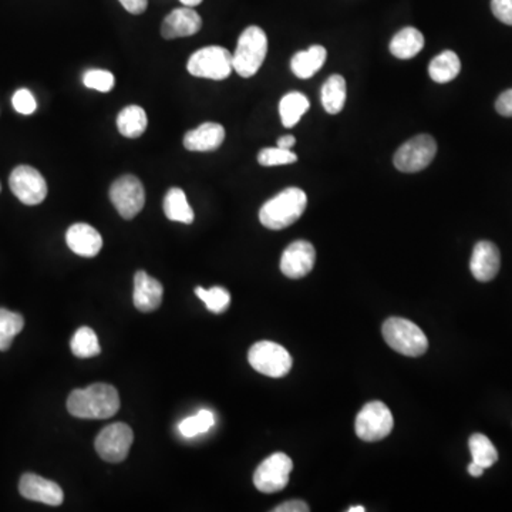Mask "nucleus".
I'll list each match as a JSON object with an SVG mask.
<instances>
[{"label":"nucleus","mask_w":512,"mask_h":512,"mask_svg":"<svg viewBox=\"0 0 512 512\" xmlns=\"http://www.w3.org/2000/svg\"><path fill=\"white\" fill-rule=\"evenodd\" d=\"M19 493L30 501L52 507L60 506L64 499V494L59 484L32 473L25 474L20 478Z\"/></svg>","instance_id":"14"},{"label":"nucleus","mask_w":512,"mask_h":512,"mask_svg":"<svg viewBox=\"0 0 512 512\" xmlns=\"http://www.w3.org/2000/svg\"><path fill=\"white\" fill-rule=\"evenodd\" d=\"M128 14L142 15L148 7V0H119Z\"/></svg>","instance_id":"38"},{"label":"nucleus","mask_w":512,"mask_h":512,"mask_svg":"<svg viewBox=\"0 0 512 512\" xmlns=\"http://www.w3.org/2000/svg\"><path fill=\"white\" fill-rule=\"evenodd\" d=\"M491 10L499 22L512 26V0H491Z\"/></svg>","instance_id":"35"},{"label":"nucleus","mask_w":512,"mask_h":512,"mask_svg":"<svg viewBox=\"0 0 512 512\" xmlns=\"http://www.w3.org/2000/svg\"><path fill=\"white\" fill-rule=\"evenodd\" d=\"M67 410L72 416L85 420H104L120 410L119 391L105 383L76 389L67 399Z\"/></svg>","instance_id":"1"},{"label":"nucleus","mask_w":512,"mask_h":512,"mask_svg":"<svg viewBox=\"0 0 512 512\" xmlns=\"http://www.w3.org/2000/svg\"><path fill=\"white\" fill-rule=\"evenodd\" d=\"M250 365L261 375L268 378H285L292 369V356L275 341H258L248 353Z\"/></svg>","instance_id":"6"},{"label":"nucleus","mask_w":512,"mask_h":512,"mask_svg":"<svg viewBox=\"0 0 512 512\" xmlns=\"http://www.w3.org/2000/svg\"><path fill=\"white\" fill-rule=\"evenodd\" d=\"M496 110L504 117H512V89L499 94L496 102Z\"/></svg>","instance_id":"36"},{"label":"nucleus","mask_w":512,"mask_h":512,"mask_svg":"<svg viewBox=\"0 0 512 512\" xmlns=\"http://www.w3.org/2000/svg\"><path fill=\"white\" fill-rule=\"evenodd\" d=\"M390 409L381 401L365 404L356 418L355 430L359 438L368 443L383 440L393 430Z\"/></svg>","instance_id":"7"},{"label":"nucleus","mask_w":512,"mask_h":512,"mask_svg":"<svg viewBox=\"0 0 512 512\" xmlns=\"http://www.w3.org/2000/svg\"><path fill=\"white\" fill-rule=\"evenodd\" d=\"M164 213L170 221L181 223L194 222L195 213L188 204L187 195L181 188H171L164 198Z\"/></svg>","instance_id":"23"},{"label":"nucleus","mask_w":512,"mask_h":512,"mask_svg":"<svg viewBox=\"0 0 512 512\" xmlns=\"http://www.w3.org/2000/svg\"><path fill=\"white\" fill-rule=\"evenodd\" d=\"M12 103H14L15 110H16L17 113H20V114H34L37 109L36 99H34V95L27 89L17 90V92L14 94Z\"/></svg>","instance_id":"34"},{"label":"nucleus","mask_w":512,"mask_h":512,"mask_svg":"<svg viewBox=\"0 0 512 512\" xmlns=\"http://www.w3.org/2000/svg\"><path fill=\"white\" fill-rule=\"evenodd\" d=\"M147 125V113L140 105H127L117 115V128L125 138L142 137Z\"/></svg>","instance_id":"22"},{"label":"nucleus","mask_w":512,"mask_h":512,"mask_svg":"<svg viewBox=\"0 0 512 512\" xmlns=\"http://www.w3.org/2000/svg\"><path fill=\"white\" fill-rule=\"evenodd\" d=\"M310 107L308 97L302 93L292 92L283 95L280 103V114L282 124L286 128H292L300 122L302 115Z\"/></svg>","instance_id":"26"},{"label":"nucleus","mask_w":512,"mask_h":512,"mask_svg":"<svg viewBox=\"0 0 512 512\" xmlns=\"http://www.w3.org/2000/svg\"><path fill=\"white\" fill-rule=\"evenodd\" d=\"M162 293L164 290L157 280L152 278L144 271H138L135 273L133 300L140 312H154L155 309L160 308L162 302Z\"/></svg>","instance_id":"18"},{"label":"nucleus","mask_w":512,"mask_h":512,"mask_svg":"<svg viewBox=\"0 0 512 512\" xmlns=\"http://www.w3.org/2000/svg\"><path fill=\"white\" fill-rule=\"evenodd\" d=\"M468 447L474 463L479 464L484 468H489L498 461V451L484 434L476 433L469 437Z\"/></svg>","instance_id":"27"},{"label":"nucleus","mask_w":512,"mask_h":512,"mask_svg":"<svg viewBox=\"0 0 512 512\" xmlns=\"http://www.w3.org/2000/svg\"><path fill=\"white\" fill-rule=\"evenodd\" d=\"M296 144V138L293 135H283L278 140V147L290 150Z\"/></svg>","instance_id":"39"},{"label":"nucleus","mask_w":512,"mask_h":512,"mask_svg":"<svg viewBox=\"0 0 512 512\" xmlns=\"http://www.w3.org/2000/svg\"><path fill=\"white\" fill-rule=\"evenodd\" d=\"M0 191H2V185H0Z\"/></svg>","instance_id":"43"},{"label":"nucleus","mask_w":512,"mask_h":512,"mask_svg":"<svg viewBox=\"0 0 512 512\" xmlns=\"http://www.w3.org/2000/svg\"><path fill=\"white\" fill-rule=\"evenodd\" d=\"M436 154V140L431 135H416L396 152L394 167L401 172H418L431 164Z\"/></svg>","instance_id":"8"},{"label":"nucleus","mask_w":512,"mask_h":512,"mask_svg":"<svg viewBox=\"0 0 512 512\" xmlns=\"http://www.w3.org/2000/svg\"><path fill=\"white\" fill-rule=\"evenodd\" d=\"M213 424H215V416H213L212 411L201 410L195 416H191V418L181 421L178 430L185 438H192V437L210 431Z\"/></svg>","instance_id":"30"},{"label":"nucleus","mask_w":512,"mask_h":512,"mask_svg":"<svg viewBox=\"0 0 512 512\" xmlns=\"http://www.w3.org/2000/svg\"><path fill=\"white\" fill-rule=\"evenodd\" d=\"M83 83H84L87 89L100 93H109L114 89L115 77L109 70L92 69L84 73Z\"/></svg>","instance_id":"33"},{"label":"nucleus","mask_w":512,"mask_h":512,"mask_svg":"<svg viewBox=\"0 0 512 512\" xmlns=\"http://www.w3.org/2000/svg\"><path fill=\"white\" fill-rule=\"evenodd\" d=\"M308 207V197L300 188L290 187L266 201L260 211V221L268 230L281 231L290 227L302 217Z\"/></svg>","instance_id":"2"},{"label":"nucleus","mask_w":512,"mask_h":512,"mask_svg":"<svg viewBox=\"0 0 512 512\" xmlns=\"http://www.w3.org/2000/svg\"><path fill=\"white\" fill-rule=\"evenodd\" d=\"M326 57H328V52L325 47L315 44V46L309 47L308 50L296 53L290 62V69L299 79H310L319 70L322 69Z\"/></svg>","instance_id":"20"},{"label":"nucleus","mask_w":512,"mask_h":512,"mask_svg":"<svg viewBox=\"0 0 512 512\" xmlns=\"http://www.w3.org/2000/svg\"><path fill=\"white\" fill-rule=\"evenodd\" d=\"M67 247L83 258H94L103 248V238L99 231L89 223H74L66 232Z\"/></svg>","instance_id":"17"},{"label":"nucleus","mask_w":512,"mask_h":512,"mask_svg":"<svg viewBox=\"0 0 512 512\" xmlns=\"http://www.w3.org/2000/svg\"><path fill=\"white\" fill-rule=\"evenodd\" d=\"M225 140V128L218 123H204L184 135V147L188 152H215Z\"/></svg>","instance_id":"19"},{"label":"nucleus","mask_w":512,"mask_h":512,"mask_svg":"<svg viewBox=\"0 0 512 512\" xmlns=\"http://www.w3.org/2000/svg\"><path fill=\"white\" fill-rule=\"evenodd\" d=\"M346 80L340 74H333L326 80L322 87V99L323 109L329 114H338L343 110L346 103Z\"/></svg>","instance_id":"25"},{"label":"nucleus","mask_w":512,"mask_h":512,"mask_svg":"<svg viewBox=\"0 0 512 512\" xmlns=\"http://www.w3.org/2000/svg\"><path fill=\"white\" fill-rule=\"evenodd\" d=\"M424 47V36L420 30L404 27L394 34L390 42V53L401 60L413 59Z\"/></svg>","instance_id":"21"},{"label":"nucleus","mask_w":512,"mask_h":512,"mask_svg":"<svg viewBox=\"0 0 512 512\" xmlns=\"http://www.w3.org/2000/svg\"><path fill=\"white\" fill-rule=\"evenodd\" d=\"M70 348H72L73 355L80 359L94 358L102 351L97 335L93 329L87 326H83L74 333L70 341Z\"/></svg>","instance_id":"28"},{"label":"nucleus","mask_w":512,"mask_h":512,"mask_svg":"<svg viewBox=\"0 0 512 512\" xmlns=\"http://www.w3.org/2000/svg\"><path fill=\"white\" fill-rule=\"evenodd\" d=\"M10 190L25 205H39L47 197L46 180L36 168L19 165L9 178Z\"/></svg>","instance_id":"12"},{"label":"nucleus","mask_w":512,"mask_h":512,"mask_svg":"<svg viewBox=\"0 0 512 512\" xmlns=\"http://www.w3.org/2000/svg\"><path fill=\"white\" fill-rule=\"evenodd\" d=\"M25 328V319L19 313L0 308V350H9L15 338Z\"/></svg>","instance_id":"29"},{"label":"nucleus","mask_w":512,"mask_h":512,"mask_svg":"<svg viewBox=\"0 0 512 512\" xmlns=\"http://www.w3.org/2000/svg\"><path fill=\"white\" fill-rule=\"evenodd\" d=\"M110 201L124 220H133L144 208V185L135 175H123L113 182Z\"/></svg>","instance_id":"9"},{"label":"nucleus","mask_w":512,"mask_h":512,"mask_svg":"<svg viewBox=\"0 0 512 512\" xmlns=\"http://www.w3.org/2000/svg\"><path fill=\"white\" fill-rule=\"evenodd\" d=\"M365 507L358 506V507H351V508L348 509V512H365Z\"/></svg>","instance_id":"42"},{"label":"nucleus","mask_w":512,"mask_h":512,"mask_svg":"<svg viewBox=\"0 0 512 512\" xmlns=\"http://www.w3.org/2000/svg\"><path fill=\"white\" fill-rule=\"evenodd\" d=\"M383 338L393 350L408 358L423 356L428 349L423 330L408 319H388L383 325Z\"/></svg>","instance_id":"4"},{"label":"nucleus","mask_w":512,"mask_h":512,"mask_svg":"<svg viewBox=\"0 0 512 512\" xmlns=\"http://www.w3.org/2000/svg\"><path fill=\"white\" fill-rule=\"evenodd\" d=\"M268 53V37L261 27L250 26L238 39L232 54L233 70L243 79H250L260 72Z\"/></svg>","instance_id":"3"},{"label":"nucleus","mask_w":512,"mask_h":512,"mask_svg":"<svg viewBox=\"0 0 512 512\" xmlns=\"http://www.w3.org/2000/svg\"><path fill=\"white\" fill-rule=\"evenodd\" d=\"M202 27V19L192 7H178L167 15L162 25V36L165 40L194 36Z\"/></svg>","instance_id":"16"},{"label":"nucleus","mask_w":512,"mask_h":512,"mask_svg":"<svg viewBox=\"0 0 512 512\" xmlns=\"http://www.w3.org/2000/svg\"><path fill=\"white\" fill-rule=\"evenodd\" d=\"M181 4L188 7H195L202 4V0H180Z\"/></svg>","instance_id":"41"},{"label":"nucleus","mask_w":512,"mask_h":512,"mask_svg":"<svg viewBox=\"0 0 512 512\" xmlns=\"http://www.w3.org/2000/svg\"><path fill=\"white\" fill-rule=\"evenodd\" d=\"M187 69L200 79L225 80L233 72L232 54L225 47H202L190 57Z\"/></svg>","instance_id":"5"},{"label":"nucleus","mask_w":512,"mask_h":512,"mask_svg":"<svg viewBox=\"0 0 512 512\" xmlns=\"http://www.w3.org/2000/svg\"><path fill=\"white\" fill-rule=\"evenodd\" d=\"M133 440L132 427L124 423L110 424L95 438V451L107 463H122L130 453Z\"/></svg>","instance_id":"11"},{"label":"nucleus","mask_w":512,"mask_h":512,"mask_svg":"<svg viewBox=\"0 0 512 512\" xmlns=\"http://www.w3.org/2000/svg\"><path fill=\"white\" fill-rule=\"evenodd\" d=\"M460 57L457 56L456 53L451 52V50H446L431 60L430 66H428V74L434 82L444 84V83L456 79L460 74Z\"/></svg>","instance_id":"24"},{"label":"nucleus","mask_w":512,"mask_h":512,"mask_svg":"<svg viewBox=\"0 0 512 512\" xmlns=\"http://www.w3.org/2000/svg\"><path fill=\"white\" fill-rule=\"evenodd\" d=\"M501 268V255L496 243L479 241L474 247L473 256L469 261V270L479 282H489L498 275Z\"/></svg>","instance_id":"15"},{"label":"nucleus","mask_w":512,"mask_h":512,"mask_svg":"<svg viewBox=\"0 0 512 512\" xmlns=\"http://www.w3.org/2000/svg\"><path fill=\"white\" fill-rule=\"evenodd\" d=\"M275 512H309L308 504L303 503L300 499H292V501H286V503L281 504L280 507H276L273 509Z\"/></svg>","instance_id":"37"},{"label":"nucleus","mask_w":512,"mask_h":512,"mask_svg":"<svg viewBox=\"0 0 512 512\" xmlns=\"http://www.w3.org/2000/svg\"><path fill=\"white\" fill-rule=\"evenodd\" d=\"M293 463L285 453H275L258 466L253 484L263 494L280 493L290 483Z\"/></svg>","instance_id":"10"},{"label":"nucleus","mask_w":512,"mask_h":512,"mask_svg":"<svg viewBox=\"0 0 512 512\" xmlns=\"http://www.w3.org/2000/svg\"><path fill=\"white\" fill-rule=\"evenodd\" d=\"M195 295L205 303L208 310L212 313H223L230 308L231 295L227 290L220 288V286H215V288H211V290H204L198 286L195 290Z\"/></svg>","instance_id":"31"},{"label":"nucleus","mask_w":512,"mask_h":512,"mask_svg":"<svg viewBox=\"0 0 512 512\" xmlns=\"http://www.w3.org/2000/svg\"><path fill=\"white\" fill-rule=\"evenodd\" d=\"M316 251L308 241H295L283 251L281 271L290 280H300L312 272L315 266Z\"/></svg>","instance_id":"13"},{"label":"nucleus","mask_w":512,"mask_h":512,"mask_svg":"<svg viewBox=\"0 0 512 512\" xmlns=\"http://www.w3.org/2000/svg\"><path fill=\"white\" fill-rule=\"evenodd\" d=\"M484 467L479 466V464L477 463H471L468 466V473L469 476H473V477H481L484 474Z\"/></svg>","instance_id":"40"},{"label":"nucleus","mask_w":512,"mask_h":512,"mask_svg":"<svg viewBox=\"0 0 512 512\" xmlns=\"http://www.w3.org/2000/svg\"><path fill=\"white\" fill-rule=\"evenodd\" d=\"M298 162V155L290 150L281 147L263 148L258 154V162L263 167H276V165L293 164Z\"/></svg>","instance_id":"32"}]
</instances>
